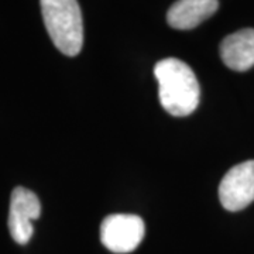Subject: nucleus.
<instances>
[{
  "label": "nucleus",
  "mask_w": 254,
  "mask_h": 254,
  "mask_svg": "<svg viewBox=\"0 0 254 254\" xmlns=\"http://www.w3.org/2000/svg\"><path fill=\"white\" fill-rule=\"evenodd\" d=\"M219 199L230 212L247 208L254 200V160L230 168L219 185Z\"/></svg>",
  "instance_id": "20e7f679"
},
{
  "label": "nucleus",
  "mask_w": 254,
  "mask_h": 254,
  "mask_svg": "<svg viewBox=\"0 0 254 254\" xmlns=\"http://www.w3.org/2000/svg\"><path fill=\"white\" fill-rule=\"evenodd\" d=\"M219 7V0H178L168 10L167 21L177 30H190L212 17Z\"/></svg>",
  "instance_id": "0eeeda50"
},
{
  "label": "nucleus",
  "mask_w": 254,
  "mask_h": 254,
  "mask_svg": "<svg viewBox=\"0 0 254 254\" xmlns=\"http://www.w3.org/2000/svg\"><path fill=\"white\" fill-rule=\"evenodd\" d=\"M220 58L227 68L243 72L254 66V28H243L220 43Z\"/></svg>",
  "instance_id": "423d86ee"
},
{
  "label": "nucleus",
  "mask_w": 254,
  "mask_h": 254,
  "mask_svg": "<svg viewBox=\"0 0 254 254\" xmlns=\"http://www.w3.org/2000/svg\"><path fill=\"white\" fill-rule=\"evenodd\" d=\"M47 31L54 46L68 57L81 53L83 23L78 0H40Z\"/></svg>",
  "instance_id": "f03ea898"
},
{
  "label": "nucleus",
  "mask_w": 254,
  "mask_h": 254,
  "mask_svg": "<svg viewBox=\"0 0 254 254\" xmlns=\"http://www.w3.org/2000/svg\"><path fill=\"white\" fill-rule=\"evenodd\" d=\"M158 98L165 112L182 118L193 113L200 99L199 82L190 65L178 58H165L155 64Z\"/></svg>",
  "instance_id": "f257e3e1"
},
{
  "label": "nucleus",
  "mask_w": 254,
  "mask_h": 254,
  "mask_svg": "<svg viewBox=\"0 0 254 254\" xmlns=\"http://www.w3.org/2000/svg\"><path fill=\"white\" fill-rule=\"evenodd\" d=\"M41 203L33 190L17 187L11 192L9 209V232L18 245H27L34 233L33 220L40 218Z\"/></svg>",
  "instance_id": "39448f33"
},
{
  "label": "nucleus",
  "mask_w": 254,
  "mask_h": 254,
  "mask_svg": "<svg viewBox=\"0 0 254 254\" xmlns=\"http://www.w3.org/2000/svg\"><path fill=\"white\" fill-rule=\"evenodd\" d=\"M144 233V222L137 215H109L100 225V242L113 253L125 254L136 250Z\"/></svg>",
  "instance_id": "7ed1b4c3"
}]
</instances>
